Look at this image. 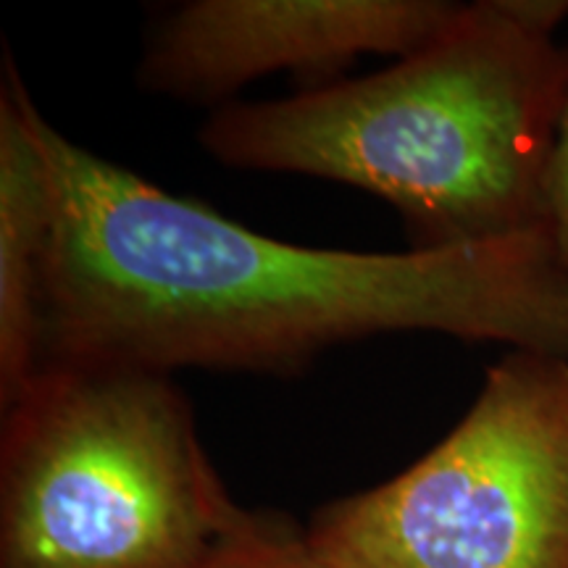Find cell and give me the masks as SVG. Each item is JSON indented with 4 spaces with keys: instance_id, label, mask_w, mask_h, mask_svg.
<instances>
[{
    "instance_id": "8992f818",
    "label": "cell",
    "mask_w": 568,
    "mask_h": 568,
    "mask_svg": "<svg viewBox=\"0 0 568 568\" xmlns=\"http://www.w3.org/2000/svg\"><path fill=\"white\" fill-rule=\"evenodd\" d=\"M30 90L6 53L0 82V408L32 379L42 358L53 184Z\"/></svg>"
},
{
    "instance_id": "ba28073f",
    "label": "cell",
    "mask_w": 568,
    "mask_h": 568,
    "mask_svg": "<svg viewBox=\"0 0 568 568\" xmlns=\"http://www.w3.org/2000/svg\"><path fill=\"white\" fill-rule=\"evenodd\" d=\"M545 226L558 264L568 274V82L545 184Z\"/></svg>"
},
{
    "instance_id": "277c9868",
    "label": "cell",
    "mask_w": 568,
    "mask_h": 568,
    "mask_svg": "<svg viewBox=\"0 0 568 568\" xmlns=\"http://www.w3.org/2000/svg\"><path fill=\"white\" fill-rule=\"evenodd\" d=\"M305 539L335 568H568V358L508 351L432 450Z\"/></svg>"
},
{
    "instance_id": "7a4b0ae2",
    "label": "cell",
    "mask_w": 568,
    "mask_h": 568,
    "mask_svg": "<svg viewBox=\"0 0 568 568\" xmlns=\"http://www.w3.org/2000/svg\"><path fill=\"white\" fill-rule=\"evenodd\" d=\"M566 0H479L418 51L282 101L224 103L197 142L245 172L343 182L397 209L410 251L548 232L545 184L568 82Z\"/></svg>"
},
{
    "instance_id": "3957f363",
    "label": "cell",
    "mask_w": 568,
    "mask_h": 568,
    "mask_svg": "<svg viewBox=\"0 0 568 568\" xmlns=\"http://www.w3.org/2000/svg\"><path fill=\"white\" fill-rule=\"evenodd\" d=\"M0 410V568H195L251 514L169 374L53 361Z\"/></svg>"
},
{
    "instance_id": "52a82bcc",
    "label": "cell",
    "mask_w": 568,
    "mask_h": 568,
    "mask_svg": "<svg viewBox=\"0 0 568 568\" xmlns=\"http://www.w3.org/2000/svg\"><path fill=\"white\" fill-rule=\"evenodd\" d=\"M195 568H335L316 556L290 516L251 510Z\"/></svg>"
},
{
    "instance_id": "5b68a950",
    "label": "cell",
    "mask_w": 568,
    "mask_h": 568,
    "mask_svg": "<svg viewBox=\"0 0 568 568\" xmlns=\"http://www.w3.org/2000/svg\"><path fill=\"white\" fill-rule=\"evenodd\" d=\"M458 9L445 0H193L151 34L138 84L222 109L274 71L326 77L366 53L403 59L443 32Z\"/></svg>"
},
{
    "instance_id": "6da1fadb",
    "label": "cell",
    "mask_w": 568,
    "mask_h": 568,
    "mask_svg": "<svg viewBox=\"0 0 568 568\" xmlns=\"http://www.w3.org/2000/svg\"><path fill=\"white\" fill-rule=\"evenodd\" d=\"M34 126L53 184L40 366L290 376L397 332L568 358L548 232L406 253L284 243L77 145L40 109Z\"/></svg>"
}]
</instances>
